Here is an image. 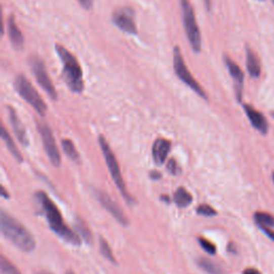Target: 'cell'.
Returning <instances> with one entry per match:
<instances>
[{"mask_svg": "<svg viewBox=\"0 0 274 274\" xmlns=\"http://www.w3.org/2000/svg\"><path fill=\"white\" fill-rule=\"evenodd\" d=\"M171 141L165 138H158L152 146V156L158 165H162L171 151Z\"/></svg>", "mask_w": 274, "mask_h": 274, "instance_id": "9a60e30c", "label": "cell"}, {"mask_svg": "<svg viewBox=\"0 0 274 274\" xmlns=\"http://www.w3.org/2000/svg\"><path fill=\"white\" fill-rule=\"evenodd\" d=\"M112 23L121 31L131 35H137L138 30L135 23V13L131 8H122L112 14Z\"/></svg>", "mask_w": 274, "mask_h": 274, "instance_id": "30bf717a", "label": "cell"}, {"mask_svg": "<svg viewBox=\"0 0 274 274\" xmlns=\"http://www.w3.org/2000/svg\"><path fill=\"white\" fill-rule=\"evenodd\" d=\"M174 70H175L177 77L183 84H185L188 88H191L201 98L205 100L208 99L207 93L201 86V84L194 79L191 72L188 71L186 64L184 62L181 50L179 46H175V49H174Z\"/></svg>", "mask_w": 274, "mask_h": 274, "instance_id": "52a82bcc", "label": "cell"}, {"mask_svg": "<svg viewBox=\"0 0 274 274\" xmlns=\"http://www.w3.org/2000/svg\"><path fill=\"white\" fill-rule=\"evenodd\" d=\"M254 220L260 227H274V216L266 212H256L254 214Z\"/></svg>", "mask_w": 274, "mask_h": 274, "instance_id": "44dd1931", "label": "cell"}, {"mask_svg": "<svg viewBox=\"0 0 274 274\" xmlns=\"http://www.w3.org/2000/svg\"><path fill=\"white\" fill-rule=\"evenodd\" d=\"M247 69L252 77L254 79L259 77V75L261 73L259 59L257 57V55L255 54V52L251 50L249 46H247Z\"/></svg>", "mask_w": 274, "mask_h": 274, "instance_id": "e0dca14e", "label": "cell"}, {"mask_svg": "<svg viewBox=\"0 0 274 274\" xmlns=\"http://www.w3.org/2000/svg\"><path fill=\"white\" fill-rule=\"evenodd\" d=\"M14 88L16 92L28 103L29 105L35 109V111L40 116H44L47 110V106L43 99L40 97L39 92H37L32 84L28 81L24 75H18L14 81Z\"/></svg>", "mask_w": 274, "mask_h": 274, "instance_id": "8992f818", "label": "cell"}, {"mask_svg": "<svg viewBox=\"0 0 274 274\" xmlns=\"http://www.w3.org/2000/svg\"><path fill=\"white\" fill-rule=\"evenodd\" d=\"M272 178H273V182H274V173H273V176H272Z\"/></svg>", "mask_w": 274, "mask_h": 274, "instance_id": "8d00e7d4", "label": "cell"}, {"mask_svg": "<svg viewBox=\"0 0 274 274\" xmlns=\"http://www.w3.org/2000/svg\"><path fill=\"white\" fill-rule=\"evenodd\" d=\"M3 196H4V197H6V198H9V195L7 194V192H6V190H5L4 187H3Z\"/></svg>", "mask_w": 274, "mask_h": 274, "instance_id": "e575fe53", "label": "cell"}, {"mask_svg": "<svg viewBox=\"0 0 274 274\" xmlns=\"http://www.w3.org/2000/svg\"><path fill=\"white\" fill-rule=\"evenodd\" d=\"M77 2L85 10H91L93 7V0H77Z\"/></svg>", "mask_w": 274, "mask_h": 274, "instance_id": "f1b7e54d", "label": "cell"}, {"mask_svg": "<svg viewBox=\"0 0 274 274\" xmlns=\"http://www.w3.org/2000/svg\"><path fill=\"white\" fill-rule=\"evenodd\" d=\"M100 251H101V254L103 255V256L105 257L106 259H108L110 262L117 263L116 258L114 256V254H112V251L109 248L107 241L104 238H102V237L100 238Z\"/></svg>", "mask_w": 274, "mask_h": 274, "instance_id": "cb8c5ba5", "label": "cell"}, {"mask_svg": "<svg viewBox=\"0 0 274 274\" xmlns=\"http://www.w3.org/2000/svg\"><path fill=\"white\" fill-rule=\"evenodd\" d=\"M260 229H261L264 233H266V234L268 236V237L274 242V231L271 230V228H269V227H260Z\"/></svg>", "mask_w": 274, "mask_h": 274, "instance_id": "f546056e", "label": "cell"}, {"mask_svg": "<svg viewBox=\"0 0 274 274\" xmlns=\"http://www.w3.org/2000/svg\"><path fill=\"white\" fill-rule=\"evenodd\" d=\"M37 130H39L40 136L43 141L44 150H45L47 156H49L51 163L55 167H59L61 164L60 153H59L58 146H57V144H56V140H55V137L53 135V132H52L51 128L46 124L39 122V124H37Z\"/></svg>", "mask_w": 274, "mask_h": 274, "instance_id": "9c48e42d", "label": "cell"}, {"mask_svg": "<svg viewBox=\"0 0 274 274\" xmlns=\"http://www.w3.org/2000/svg\"><path fill=\"white\" fill-rule=\"evenodd\" d=\"M198 242H200V245L202 247V249L204 251H206L208 254H211V255L215 254L216 248L212 242H210L209 240H207L206 238H203V237L198 238Z\"/></svg>", "mask_w": 274, "mask_h": 274, "instance_id": "4316f807", "label": "cell"}, {"mask_svg": "<svg viewBox=\"0 0 274 274\" xmlns=\"http://www.w3.org/2000/svg\"><path fill=\"white\" fill-rule=\"evenodd\" d=\"M197 262H198V266H200L208 274H223V269L219 266V264H216L215 262L209 259L200 258Z\"/></svg>", "mask_w": 274, "mask_h": 274, "instance_id": "ffe728a7", "label": "cell"}, {"mask_svg": "<svg viewBox=\"0 0 274 274\" xmlns=\"http://www.w3.org/2000/svg\"><path fill=\"white\" fill-rule=\"evenodd\" d=\"M65 274H74L72 271H67V272H65Z\"/></svg>", "mask_w": 274, "mask_h": 274, "instance_id": "d590c367", "label": "cell"}, {"mask_svg": "<svg viewBox=\"0 0 274 274\" xmlns=\"http://www.w3.org/2000/svg\"><path fill=\"white\" fill-rule=\"evenodd\" d=\"M36 200L42 207V210L47 222L50 224L51 229L55 233H57L64 241H67L73 245H80L81 239L77 233H75L71 228H69L68 226L65 225L59 209L57 206L54 204V202L51 201V198L43 192H37Z\"/></svg>", "mask_w": 274, "mask_h": 274, "instance_id": "6da1fadb", "label": "cell"}, {"mask_svg": "<svg viewBox=\"0 0 274 274\" xmlns=\"http://www.w3.org/2000/svg\"><path fill=\"white\" fill-rule=\"evenodd\" d=\"M204 3H205V6H206V9H207V11H210L211 10V0H204Z\"/></svg>", "mask_w": 274, "mask_h": 274, "instance_id": "1f68e13d", "label": "cell"}, {"mask_svg": "<svg viewBox=\"0 0 274 274\" xmlns=\"http://www.w3.org/2000/svg\"><path fill=\"white\" fill-rule=\"evenodd\" d=\"M99 144H100L101 149H102V153H103L104 158H105V162L107 164L108 171L110 173L112 180H114V182L116 183L118 190L120 191L121 195L124 196V198L127 201V203L133 204L134 200L131 197L130 193L127 190L126 182L124 180V177H122L120 167H119V164H118V161H117L114 152H112V150L110 149V147H109L108 143L106 141L105 137L100 136L99 137Z\"/></svg>", "mask_w": 274, "mask_h": 274, "instance_id": "5b68a950", "label": "cell"}, {"mask_svg": "<svg viewBox=\"0 0 274 274\" xmlns=\"http://www.w3.org/2000/svg\"><path fill=\"white\" fill-rule=\"evenodd\" d=\"M174 201L178 207L186 208L192 204L193 196L184 187H179L174 194Z\"/></svg>", "mask_w": 274, "mask_h": 274, "instance_id": "ac0fdd59", "label": "cell"}, {"mask_svg": "<svg viewBox=\"0 0 274 274\" xmlns=\"http://www.w3.org/2000/svg\"><path fill=\"white\" fill-rule=\"evenodd\" d=\"M75 228H76L77 233L82 236L85 241L88 243L92 242V233L90 229L87 227V225L84 222H82L80 219H77L76 222H75Z\"/></svg>", "mask_w": 274, "mask_h": 274, "instance_id": "603a6c76", "label": "cell"}, {"mask_svg": "<svg viewBox=\"0 0 274 274\" xmlns=\"http://www.w3.org/2000/svg\"><path fill=\"white\" fill-rule=\"evenodd\" d=\"M2 137H3V140L5 141L6 146L8 147L9 151H10V152L12 153V155L15 158V160L18 161V162H22V161H23V155L20 152V150L17 149V147H16L15 143L13 141L12 137L10 136V134L8 133V131L6 130L5 127L2 128Z\"/></svg>", "mask_w": 274, "mask_h": 274, "instance_id": "d6986e66", "label": "cell"}, {"mask_svg": "<svg viewBox=\"0 0 274 274\" xmlns=\"http://www.w3.org/2000/svg\"><path fill=\"white\" fill-rule=\"evenodd\" d=\"M167 171L169 174H172V175H178L179 173H180V168H179L177 161L175 159H171L168 161Z\"/></svg>", "mask_w": 274, "mask_h": 274, "instance_id": "83f0119b", "label": "cell"}, {"mask_svg": "<svg viewBox=\"0 0 274 274\" xmlns=\"http://www.w3.org/2000/svg\"><path fill=\"white\" fill-rule=\"evenodd\" d=\"M56 53L62 64V80L67 87L74 93H82L85 89L84 74L79 60L61 44L55 45Z\"/></svg>", "mask_w": 274, "mask_h": 274, "instance_id": "7a4b0ae2", "label": "cell"}, {"mask_svg": "<svg viewBox=\"0 0 274 274\" xmlns=\"http://www.w3.org/2000/svg\"><path fill=\"white\" fill-rule=\"evenodd\" d=\"M8 111H9V119H10V124L15 136L23 146H28L29 145V138H28L27 131L23 125L21 118L18 117L16 110L12 106H8Z\"/></svg>", "mask_w": 274, "mask_h": 274, "instance_id": "4fadbf2b", "label": "cell"}, {"mask_svg": "<svg viewBox=\"0 0 274 274\" xmlns=\"http://www.w3.org/2000/svg\"><path fill=\"white\" fill-rule=\"evenodd\" d=\"M272 117H273V118H274V111H273V112H272Z\"/></svg>", "mask_w": 274, "mask_h": 274, "instance_id": "74e56055", "label": "cell"}, {"mask_svg": "<svg viewBox=\"0 0 274 274\" xmlns=\"http://www.w3.org/2000/svg\"><path fill=\"white\" fill-rule=\"evenodd\" d=\"M271 2H272V3H273V5H274V0H271Z\"/></svg>", "mask_w": 274, "mask_h": 274, "instance_id": "f35d334b", "label": "cell"}, {"mask_svg": "<svg viewBox=\"0 0 274 274\" xmlns=\"http://www.w3.org/2000/svg\"><path fill=\"white\" fill-rule=\"evenodd\" d=\"M0 226H2V232L5 237L21 251L30 253L35 249V240L32 234L5 210H2V215H0Z\"/></svg>", "mask_w": 274, "mask_h": 274, "instance_id": "3957f363", "label": "cell"}, {"mask_svg": "<svg viewBox=\"0 0 274 274\" xmlns=\"http://www.w3.org/2000/svg\"><path fill=\"white\" fill-rule=\"evenodd\" d=\"M196 212L200 215L207 216V217L216 215V211L213 209L211 206L207 205V204H202V205L198 206L197 209H196Z\"/></svg>", "mask_w": 274, "mask_h": 274, "instance_id": "484cf974", "label": "cell"}, {"mask_svg": "<svg viewBox=\"0 0 274 274\" xmlns=\"http://www.w3.org/2000/svg\"><path fill=\"white\" fill-rule=\"evenodd\" d=\"M0 268H2V274H21L18 269L14 266V264L6 259L5 257H2V263H0Z\"/></svg>", "mask_w": 274, "mask_h": 274, "instance_id": "d4e9b609", "label": "cell"}, {"mask_svg": "<svg viewBox=\"0 0 274 274\" xmlns=\"http://www.w3.org/2000/svg\"><path fill=\"white\" fill-rule=\"evenodd\" d=\"M29 65L32 74L37 82V84L44 89V91L49 94V97L54 101H57L58 93L56 90L53 82L50 79V75L47 73L46 65L42 58L39 56H31L29 58Z\"/></svg>", "mask_w": 274, "mask_h": 274, "instance_id": "ba28073f", "label": "cell"}, {"mask_svg": "<svg viewBox=\"0 0 274 274\" xmlns=\"http://www.w3.org/2000/svg\"><path fill=\"white\" fill-rule=\"evenodd\" d=\"M242 274H261L257 269H254V268H249V269H245L243 271Z\"/></svg>", "mask_w": 274, "mask_h": 274, "instance_id": "4dcf8cb0", "label": "cell"}, {"mask_svg": "<svg viewBox=\"0 0 274 274\" xmlns=\"http://www.w3.org/2000/svg\"><path fill=\"white\" fill-rule=\"evenodd\" d=\"M243 109L249 120L251 121L252 126L258 132H260L261 134H266L268 132V122L261 112L255 109L253 106L249 105V104H243Z\"/></svg>", "mask_w": 274, "mask_h": 274, "instance_id": "5bb4252c", "label": "cell"}, {"mask_svg": "<svg viewBox=\"0 0 274 274\" xmlns=\"http://www.w3.org/2000/svg\"><path fill=\"white\" fill-rule=\"evenodd\" d=\"M97 198L98 201L100 202V204L105 208V209L115 217V219L121 223L122 225H128V219L126 214L122 212V210L120 209V207L111 200V198L105 193V192H102V191H98L97 192Z\"/></svg>", "mask_w": 274, "mask_h": 274, "instance_id": "7c38bea8", "label": "cell"}, {"mask_svg": "<svg viewBox=\"0 0 274 274\" xmlns=\"http://www.w3.org/2000/svg\"><path fill=\"white\" fill-rule=\"evenodd\" d=\"M224 62L226 68H227L230 76L233 81L234 85V92L237 100L240 102L242 99V91H243V84H244V74L239 65L236 63L227 55L224 56Z\"/></svg>", "mask_w": 274, "mask_h": 274, "instance_id": "8fae6325", "label": "cell"}, {"mask_svg": "<svg viewBox=\"0 0 274 274\" xmlns=\"http://www.w3.org/2000/svg\"><path fill=\"white\" fill-rule=\"evenodd\" d=\"M35 274H54L52 272H49V271H40V272H37Z\"/></svg>", "mask_w": 274, "mask_h": 274, "instance_id": "836d02e7", "label": "cell"}, {"mask_svg": "<svg viewBox=\"0 0 274 274\" xmlns=\"http://www.w3.org/2000/svg\"><path fill=\"white\" fill-rule=\"evenodd\" d=\"M150 175H151V178H152V179H160L161 178V175L159 173H156V172H152Z\"/></svg>", "mask_w": 274, "mask_h": 274, "instance_id": "d6a6232c", "label": "cell"}, {"mask_svg": "<svg viewBox=\"0 0 274 274\" xmlns=\"http://www.w3.org/2000/svg\"><path fill=\"white\" fill-rule=\"evenodd\" d=\"M61 145H62V149L65 155H67L69 159H71L72 161H74V162H80V154L77 152L76 148H75L74 144L72 143V140L63 139Z\"/></svg>", "mask_w": 274, "mask_h": 274, "instance_id": "7402d4cb", "label": "cell"}, {"mask_svg": "<svg viewBox=\"0 0 274 274\" xmlns=\"http://www.w3.org/2000/svg\"><path fill=\"white\" fill-rule=\"evenodd\" d=\"M8 35L9 39H10L11 44L15 50H22L24 47V35L22 31L20 30V28L17 27L14 16L10 15V17L8 18Z\"/></svg>", "mask_w": 274, "mask_h": 274, "instance_id": "2e32d148", "label": "cell"}, {"mask_svg": "<svg viewBox=\"0 0 274 274\" xmlns=\"http://www.w3.org/2000/svg\"><path fill=\"white\" fill-rule=\"evenodd\" d=\"M179 5L181 8L182 22L188 43L194 53L200 54L202 51V34L196 22L194 8L190 0H179Z\"/></svg>", "mask_w": 274, "mask_h": 274, "instance_id": "277c9868", "label": "cell"}]
</instances>
